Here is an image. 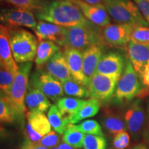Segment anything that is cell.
<instances>
[{"instance_id": "603a6c76", "label": "cell", "mask_w": 149, "mask_h": 149, "mask_svg": "<svg viewBox=\"0 0 149 149\" xmlns=\"http://www.w3.org/2000/svg\"><path fill=\"white\" fill-rule=\"evenodd\" d=\"M100 107L101 103L99 100L91 98L86 100L84 104L70 118V124H77L85 119L94 117L98 113Z\"/></svg>"}, {"instance_id": "4fadbf2b", "label": "cell", "mask_w": 149, "mask_h": 149, "mask_svg": "<svg viewBox=\"0 0 149 149\" xmlns=\"http://www.w3.org/2000/svg\"><path fill=\"white\" fill-rule=\"evenodd\" d=\"M146 114L140 100H136L124 114L126 127L134 139H137L144 126Z\"/></svg>"}, {"instance_id": "ee69618b", "label": "cell", "mask_w": 149, "mask_h": 149, "mask_svg": "<svg viewBox=\"0 0 149 149\" xmlns=\"http://www.w3.org/2000/svg\"><path fill=\"white\" fill-rule=\"evenodd\" d=\"M115 149H116V148H115Z\"/></svg>"}, {"instance_id": "d4e9b609", "label": "cell", "mask_w": 149, "mask_h": 149, "mask_svg": "<svg viewBox=\"0 0 149 149\" xmlns=\"http://www.w3.org/2000/svg\"><path fill=\"white\" fill-rule=\"evenodd\" d=\"M85 101L79 98L61 97L56 102V105L62 116L70 120L71 116L84 104Z\"/></svg>"}, {"instance_id": "9c48e42d", "label": "cell", "mask_w": 149, "mask_h": 149, "mask_svg": "<svg viewBox=\"0 0 149 149\" xmlns=\"http://www.w3.org/2000/svg\"><path fill=\"white\" fill-rule=\"evenodd\" d=\"M120 79L100 73L94 74L88 87L90 97L102 101L111 100Z\"/></svg>"}, {"instance_id": "6da1fadb", "label": "cell", "mask_w": 149, "mask_h": 149, "mask_svg": "<svg viewBox=\"0 0 149 149\" xmlns=\"http://www.w3.org/2000/svg\"><path fill=\"white\" fill-rule=\"evenodd\" d=\"M40 21L56 24L66 28L88 24V21L79 8L69 0H51L45 1L36 12Z\"/></svg>"}, {"instance_id": "7c38bea8", "label": "cell", "mask_w": 149, "mask_h": 149, "mask_svg": "<svg viewBox=\"0 0 149 149\" xmlns=\"http://www.w3.org/2000/svg\"><path fill=\"white\" fill-rule=\"evenodd\" d=\"M75 4L88 21L104 28L111 24V18L103 4H91L83 0H69Z\"/></svg>"}, {"instance_id": "d6a6232c", "label": "cell", "mask_w": 149, "mask_h": 149, "mask_svg": "<svg viewBox=\"0 0 149 149\" xmlns=\"http://www.w3.org/2000/svg\"><path fill=\"white\" fill-rule=\"evenodd\" d=\"M16 118L14 111L2 98L0 100V120L1 122L12 123Z\"/></svg>"}, {"instance_id": "f1b7e54d", "label": "cell", "mask_w": 149, "mask_h": 149, "mask_svg": "<svg viewBox=\"0 0 149 149\" xmlns=\"http://www.w3.org/2000/svg\"><path fill=\"white\" fill-rule=\"evenodd\" d=\"M85 134L73 129L70 126L65 130L62 137V141L76 148H81L84 146V139Z\"/></svg>"}, {"instance_id": "ac0fdd59", "label": "cell", "mask_w": 149, "mask_h": 149, "mask_svg": "<svg viewBox=\"0 0 149 149\" xmlns=\"http://www.w3.org/2000/svg\"><path fill=\"white\" fill-rule=\"evenodd\" d=\"M44 67L46 72L61 83L72 79L64 52H57L46 63Z\"/></svg>"}, {"instance_id": "2e32d148", "label": "cell", "mask_w": 149, "mask_h": 149, "mask_svg": "<svg viewBox=\"0 0 149 149\" xmlns=\"http://www.w3.org/2000/svg\"><path fill=\"white\" fill-rule=\"evenodd\" d=\"M127 55L135 71L139 75L149 62V44L130 40L127 45Z\"/></svg>"}, {"instance_id": "b9f144b4", "label": "cell", "mask_w": 149, "mask_h": 149, "mask_svg": "<svg viewBox=\"0 0 149 149\" xmlns=\"http://www.w3.org/2000/svg\"><path fill=\"white\" fill-rule=\"evenodd\" d=\"M130 149H148V148H147L144 145L138 144V145H136L135 146H133V148H131Z\"/></svg>"}, {"instance_id": "60d3db41", "label": "cell", "mask_w": 149, "mask_h": 149, "mask_svg": "<svg viewBox=\"0 0 149 149\" xmlns=\"http://www.w3.org/2000/svg\"><path fill=\"white\" fill-rule=\"evenodd\" d=\"M91 4H103L104 0H83Z\"/></svg>"}, {"instance_id": "7a4b0ae2", "label": "cell", "mask_w": 149, "mask_h": 149, "mask_svg": "<svg viewBox=\"0 0 149 149\" xmlns=\"http://www.w3.org/2000/svg\"><path fill=\"white\" fill-rule=\"evenodd\" d=\"M100 28L92 22L68 27L64 48L84 51L93 45L103 46L105 43Z\"/></svg>"}, {"instance_id": "4dcf8cb0", "label": "cell", "mask_w": 149, "mask_h": 149, "mask_svg": "<svg viewBox=\"0 0 149 149\" xmlns=\"http://www.w3.org/2000/svg\"><path fill=\"white\" fill-rule=\"evenodd\" d=\"M107 139L104 136L87 134L84 139V149H107Z\"/></svg>"}, {"instance_id": "74e56055", "label": "cell", "mask_w": 149, "mask_h": 149, "mask_svg": "<svg viewBox=\"0 0 149 149\" xmlns=\"http://www.w3.org/2000/svg\"><path fill=\"white\" fill-rule=\"evenodd\" d=\"M139 76H140L143 84L149 88V62L145 66Z\"/></svg>"}, {"instance_id": "9a60e30c", "label": "cell", "mask_w": 149, "mask_h": 149, "mask_svg": "<svg viewBox=\"0 0 149 149\" xmlns=\"http://www.w3.org/2000/svg\"><path fill=\"white\" fill-rule=\"evenodd\" d=\"M33 31L35 32L39 42L52 41L59 46H64L67 31L66 27L44 21H39Z\"/></svg>"}, {"instance_id": "1f68e13d", "label": "cell", "mask_w": 149, "mask_h": 149, "mask_svg": "<svg viewBox=\"0 0 149 149\" xmlns=\"http://www.w3.org/2000/svg\"><path fill=\"white\" fill-rule=\"evenodd\" d=\"M15 7L37 12L42 8L46 1L44 0H4Z\"/></svg>"}, {"instance_id": "8992f818", "label": "cell", "mask_w": 149, "mask_h": 149, "mask_svg": "<svg viewBox=\"0 0 149 149\" xmlns=\"http://www.w3.org/2000/svg\"><path fill=\"white\" fill-rule=\"evenodd\" d=\"M141 86L137 72L129 59L126 61L125 68L117 83L115 96L117 101L128 102L137 95Z\"/></svg>"}, {"instance_id": "44dd1931", "label": "cell", "mask_w": 149, "mask_h": 149, "mask_svg": "<svg viewBox=\"0 0 149 149\" xmlns=\"http://www.w3.org/2000/svg\"><path fill=\"white\" fill-rule=\"evenodd\" d=\"M25 104L29 111L31 113H45L51 106L45 94L29 84L25 97Z\"/></svg>"}, {"instance_id": "7bdbcfd3", "label": "cell", "mask_w": 149, "mask_h": 149, "mask_svg": "<svg viewBox=\"0 0 149 149\" xmlns=\"http://www.w3.org/2000/svg\"><path fill=\"white\" fill-rule=\"evenodd\" d=\"M51 149H59V148L57 146H55V147H54V148H52Z\"/></svg>"}, {"instance_id": "d590c367", "label": "cell", "mask_w": 149, "mask_h": 149, "mask_svg": "<svg viewBox=\"0 0 149 149\" xmlns=\"http://www.w3.org/2000/svg\"><path fill=\"white\" fill-rule=\"evenodd\" d=\"M59 141V136L55 131H51L42 137L39 144L48 148H52L57 146Z\"/></svg>"}, {"instance_id": "ba28073f", "label": "cell", "mask_w": 149, "mask_h": 149, "mask_svg": "<svg viewBox=\"0 0 149 149\" xmlns=\"http://www.w3.org/2000/svg\"><path fill=\"white\" fill-rule=\"evenodd\" d=\"M0 19L8 27H27L33 30L37 24L32 11L17 7L1 9Z\"/></svg>"}, {"instance_id": "836d02e7", "label": "cell", "mask_w": 149, "mask_h": 149, "mask_svg": "<svg viewBox=\"0 0 149 149\" xmlns=\"http://www.w3.org/2000/svg\"><path fill=\"white\" fill-rule=\"evenodd\" d=\"M130 40L135 42L149 44V28L142 26L135 27Z\"/></svg>"}, {"instance_id": "4316f807", "label": "cell", "mask_w": 149, "mask_h": 149, "mask_svg": "<svg viewBox=\"0 0 149 149\" xmlns=\"http://www.w3.org/2000/svg\"><path fill=\"white\" fill-rule=\"evenodd\" d=\"M61 84L64 94L66 95L77 98H86L90 96L88 87L78 83L73 79Z\"/></svg>"}, {"instance_id": "52a82bcc", "label": "cell", "mask_w": 149, "mask_h": 149, "mask_svg": "<svg viewBox=\"0 0 149 149\" xmlns=\"http://www.w3.org/2000/svg\"><path fill=\"white\" fill-rule=\"evenodd\" d=\"M29 82V86L40 90L53 101H57L64 95L61 81L40 68L33 72Z\"/></svg>"}, {"instance_id": "cb8c5ba5", "label": "cell", "mask_w": 149, "mask_h": 149, "mask_svg": "<svg viewBox=\"0 0 149 149\" xmlns=\"http://www.w3.org/2000/svg\"><path fill=\"white\" fill-rule=\"evenodd\" d=\"M102 124L109 134L115 135L122 131H126L127 127L125 120L120 115L114 113H107L102 120Z\"/></svg>"}, {"instance_id": "7402d4cb", "label": "cell", "mask_w": 149, "mask_h": 149, "mask_svg": "<svg viewBox=\"0 0 149 149\" xmlns=\"http://www.w3.org/2000/svg\"><path fill=\"white\" fill-rule=\"evenodd\" d=\"M59 51L60 46L52 41L45 40L39 42L35 58V63L37 68L44 66L46 63Z\"/></svg>"}, {"instance_id": "3957f363", "label": "cell", "mask_w": 149, "mask_h": 149, "mask_svg": "<svg viewBox=\"0 0 149 149\" xmlns=\"http://www.w3.org/2000/svg\"><path fill=\"white\" fill-rule=\"evenodd\" d=\"M32 66V61L19 64L10 93L6 97H1L12 108L16 118H23L25 113V97Z\"/></svg>"}, {"instance_id": "277c9868", "label": "cell", "mask_w": 149, "mask_h": 149, "mask_svg": "<svg viewBox=\"0 0 149 149\" xmlns=\"http://www.w3.org/2000/svg\"><path fill=\"white\" fill-rule=\"evenodd\" d=\"M8 34L13 55L17 63L22 64L35 59L39 40L34 35L19 27H9Z\"/></svg>"}, {"instance_id": "d6986e66", "label": "cell", "mask_w": 149, "mask_h": 149, "mask_svg": "<svg viewBox=\"0 0 149 149\" xmlns=\"http://www.w3.org/2000/svg\"><path fill=\"white\" fill-rule=\"evenodd\" d=\"M0 62L1 65L14 74L18 70V66L13 55L9 41L8 27L1 24L0 26Z\"/></svg>"}, {"instance_id": "5bb4252c", "label": "cell", "mask_w": 149, "mask_h": 149, "mask_svg": "<svg viewBox=\"0 0 149 149\" xmlns=\"http://www.w3.org/2000/svg\"><path fill=\"white\" fill-rule=\"evenodd\" d=\"M123 56L117 52H109L102 57L96 72L120 79L125 68Z\"/></svg>"}, {"instance_id": "ab89813d", "label": "cell", "mask_w": 149, "mask_h": 149, "mask_svg": "<svg viewBox=\"0 0 149 149\" xmlns=\"http://www.w3.org/2000/svg\"><path fill=\"white\" fill-rule=\"evenodd\" d=\"M57 147H58L59 149H77L74 147L70 146V145L66 144L65 142H61L59 143V144L57 145Z\"/></svg>"}, {"instance_id": "8fae6325", "label": "cell", "mask_w": 149, "mask_h": 149, "mask_svg": "<svg viewBox=\"0 0 149 149\" xmlns=\"http://www.w3.org/2000/svg\"><path fill=\"white\" fill-rule=\"evenodd\" d=\"M28 123L26 135L28 139L33 142H40L43 137L51 131V126L44 113H31L26 114Z\"/></svg>"}, {"instance_id": "484cf974", "label": "cell", "mask_w": 149, "mask_h": 149, "mask_svg": "<svg viewBox=\"0 0 149 149\" xmlns=\"http://www.w3.org/2000/svg\"><path fill=\"white\" fill-rule=\"evenodd\" d=\"M47 117L51 127L59 135L64 133L65 130L70 124L69 120L62 116L58 108L55 105L51 106L48 111Z\"/></svg>"}, {"instance_id": "8d00e7d4", "label": "cell", "mask_w": 149, "mask_h": 149, "mask_svg": "<svg viewBox=\"0 0 149 149\" xmlns=\"http://www.w3.org/2000/svg\"><path fill=\"white\" fill-rule=\"evenodd\" d=\"M149 24V0H132Z\"/></svg>"}, {"instance_id": "5b68a950", "label": "cell", "mask_w": 149, "mask_h": 149, "mask_svg": "<svg viewBox=\"0 0 149 149\" xmlns=\"http://www.w3.org/2000/svg\"><path fill=\"white\" fill-rule=\"evenodd\" d=\"M103 5L111 18L117 24L148 26V24L132 0H104Z\"/></svg>"}, {"instance_id": "f35d334b", "label": "cell", "mask_w": 149, "mask_h": 149, "mask_svg": "<svg viewBox=\"0 0 149 149\" xmlns=\"http://www.w3.org/2000/svg\"><path fill=\"white\" fill-rule=\"evenodd\" d=\"M22 149H43V146L39 143L33 142L32 141L26 139L22 145Z\"/></svg>"}, {"instance_id": "30bf717a", "label": "cell", "mask_w": 149, "mask_h": 149, "mask_svg": "<svg viewBox=\"0 0 149 149\" xmlns=\"http://www.w3.org/2000/svg\"><path fill=\"white\" fill-rule=\"evenodd\" d=\"M135 26L129 24H109L102 29V37L106 44L122 47L128 45Z\"/></svg>"}, {"instance_id": "e0dca14e", "label": "cell", "mask_w": 149, "mask_h": 149, "mask_svg": "<svg viewBox=\"0 0 149 149\" xmlns=\"http://www.w3.org/2000/svg\"><path fill=\"white\" fill-rule=\"evenodd\" d=\"M66 57L72 79L86 87L88 84L83 71V53L79 50L64 48L63 51Z\"/></svg>"}, {"instance_id": "ffe728a7", "label": "cell", "mask_w": 149, "mask_h": 149, "mask_svg": "<svg viewBox=\"0 0 149 149\" xmlns=\"http://www.w3.org/2000/svg\"><path fill=\"white\" fill-rule=\"evenodd\" d=\"M82 53L83 71L89 86L91 79L96 73L99 62L103 56V46H91L82 51Z\"/></svg>"}, {"instance_id": "83f0119b", "label": "cell", "mask_w": 149, "mask_h": 149, "mask_svg": "<svg viewBox=\"0 0 149 149\" xmlns=\"http://www.w3.org/2000/svg\"><path fill=\"white\" fill-rule=\"evenodd\" d=\"M70 126L73 129L86 134L104 136L102 127L98 122L94 120H88L81 122L79 124H70Z\"/></svg>"}, {"instance_id": "e575fe53", "label": "cell", "mask_w": 149, "mask_h": 149, "mask_svg": "<svg viewBox=\"0 0 149 149\" xmlns=\"http://www.w3.org/2000/svg\"><path fill=\"white\" fill-rule=\"evenodd\" d=\"M130 135L126 131L115 134L113 141V148L116 149H126L129 146Z\"/></svg>"}, {"instance_id": "f546056e", "label": "cell", "mask_w": 149, "mask_h": 149, "mask_svg": "<svg viewBox=\"0 0 149 149\" xmlns=\"http://www.w3.org/2000/svg\"><path fill=\"white\" fill-rule=\"evenodd\" d=\"M0 90L1 97H6L10 93L13 84L15 76L13 72L5 68L2 65L0 67Z\"/></svg>"}]
</instances>
